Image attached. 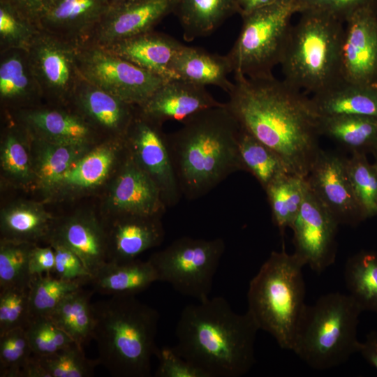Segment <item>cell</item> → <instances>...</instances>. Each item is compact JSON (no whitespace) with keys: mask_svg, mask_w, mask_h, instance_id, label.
I'll use <instances>...</instances> for the list:
<instances>
[{"mask_svg":"<svg viewBox=\"0 0 377 377\" xmlns=\"http://www.w3.org/2000/svg\"><path fill=\"white\" fill-rule=\"evenodd\" d=\"M234 75L226 103L240 127L274 150L290 173L306 178L321 149L311 98L274 76Z\"/></svg>","mask_w":377,"mask_h":377,"instance_id":"6da1fadb","label":"cell"},{"mask_svg":"<svg viewBox=\"0 0 377 377\" xmlns=\"http://www.w3.org/2000/svg\"><path fill=\"white\" fill-rule=\"evenodd\" d=\"M258 330L248 311L235 312L223 297H209L183 309L172 348L207 377H241L256 363Z\"/></svg>","mask_w":377,"mask_h":377,"instance_id":"7a4b0ae2","label":"cell"},{"mask_svg":"<svg viewBox=\"0 0 377 377\" xmlns=\"http://www.w3.org/2000/svg\"><path fill=\"white\" fill-rule=\"evenodd\" d=\"M166 134L169 154L182 195L200 198L230 175L244 171L239 156L240 126L226 105L198 112Z\"/></svg>","mask_w":377,"mask_h":377,"instance_id":"3957f363","label":"cell"},{"mask_svg":"<svg viewBox=\"0 0 377 377\" xmlns=\"http://www.w3.org/2000/svg\"><path fill=\"white\" fill-rule=\"evenodd\" d=\"M92 307L99 364L114 377H150L151 357L159 350L158 311L129 295H112Z\"/></svg>","mask_w":377,"mask_h":377,"instance_id":"277c9868","label":"cell"},{"mask_svg":"<svg viewBox=\"0 0 377 377\" xmlns=\"http://www.w3.org/2000/svg\"><path fill=\"white\" fill-rule=\"evenodd\" d=\"M300 14L291 26L279 65L285 82L313 95L343 80L345 23L319 12Z\"/></svg>","mask_w":377,"mask_h":377,"instance_id":"5b68a950","label":"cell"},{"mask_svg":"<svg viewBox=\"0 0 377 377\" xmlns=\"http://www.w3.org/2000/svg\"><path fill=\"white\" fill-rule=\"evenodd\" d=\"M304 266L294 253L272 251L249 282L247 311L282 349L292 350L306 306Z\"/></svg>","mask_w":377,"mask_h":377,"instance_id":"8992f818","label":"cell"},{"mask_svg":"<svg viewBox=\"0 0 377 377\" xmlns=\"http://www.w3.org/2000/svg\"><path fill=\"white\" fill-rule=\"evenodd\" d=\"M362 309L348 294L330 293L306 304L292 351L310 367L326 370L358 353L359 317Z\"/></svg>","mask_w":377,"mask_h":377,"instance_id":"52a82bcc","label":"cell"},{"mask_svg":"<svg viewBox=\"0 0 377 377\" xmlns=\"http://www.w3.org/2000/svg\"><path fill=\"white\" fill-rule=\"evenodd\" d=\"M299 13L295 0H278L242 16L240 33L227 56L233 73L250 78L274 76L280 64L291 28L290 21Z\"/></svg>","mask_w":377,"mask_h":377,"instance_id":"ba28073f","label":"cell"},{"mask_svg":"<svg viewBox=\"0 0 377 377\" xmlns=\"http://www.w3.org/2000/svg\"><path fill=\"white\" fill-rule=\"evenodd\" d=\"M221 237L212 239L182 237L153 253L149 260L158 281L198 302L210 297L214 277L225 251Z\"/></svg>","mask_w":377,"mask_h":377,"instance_id":"9c48e42d","label":"cell"},{"mask_svg":"<svg viewBox=\"0 0 377 377\" xmlns=\"http://www.w3.org/2000/svg\"><path fill=\"white\" fill-rule=\"evenodd\" d=\"M77 64L82 78L136 106L143 104L167 81L91 43L77 46Z\"/></svg>","mask_w":377,"mask_h":377,"instance_id":"30bf717a","label":"cell"},{"mask_svg":"<svg viewBox=\"0 0 377 377\" xmlns=\"http://www.w3.org/2000/svg\"><path fill=\"white\" fill-rule=\"evenodd\" d=\"M77 45L40 30L27 49L30 64L47 104L68 106L82 78Z\"/></svg>","mask_w":377,"mask_h":377,"instance_id":"8fae6325","label":"cell"},{"mask_svg":"<svg viewBox=\"0 0 377 377\" xmlns=\"http://www.w3.org/2000/svg\"><path fill=\"white\" fill-rule=\"evenodd\" d=\"M162 125L139 113L125 138L128 151L138 165L158 186L167 207L182 196L169 154Z\"/></svg>","mask_w":377,"mask_h":377,"instance_id":"7c38bea8","label":"cell"},{"mask_svg":"<svg viewBox=\"0 0 377 377\" xmlns=\"http://www.w3.org/2000/svg\"><path fill=\"white\" fill-rule=\"evenodd\" d=\"M339 224L320 202L309 185L304 201L291 229L294 254L320 274L334 263Z\"/></svg>","mask_w":377,"mask_h":377,"instance_id":"4fadbf2b","label":"cell"},{"mask_svg":"<svg viewBox=\"0 0 377 377\" xmlns=\"http://www.w3.org/2000/svg\"><path fill=\"white\" fill-rule=\"evenodd\" d=\"M306 181L339 225L355 226L364 221L348 179L345 158L320 149Z\"/></svg>","mask_w":377,"mask_h":377,"instance_id":"5bb4252c","label":"cell"},{"mask_svg":"<svg viewBox=\"0 0 377 377\" xmlns=\"http://www.w3.org/2000/svg\"><path fill=\"white\" fill-rule=\"evenodd\" d=\"M177 1L131 0L110 5L85 43L106 48L124 40L150 31L162 19L174 13Z\"/></svg>","mask_w":377,"mask_h":377,"instance_id":"9a60e30c","label":"cell"},{"mask_svg":"<svg viewBox=\"0 0 377 377\" xmlns=\"http://www.w3.org/2000/svg\"><path fill=\"white\" fill-rule=\"evenodd\" d=\"M107 205L108 218L121 215L162 216L167 209L158 186L128 151L113 175Z\"/></svg>","mask_w":377,"mask_h":377,"instance_id":"2e32d148","label":"cell"},{"mask_svg":"<svg viewBox=\"0 0 377 377\" xmlns=\"http://www.w3.org/2000/svg\"><path fill=\"white\" fill-rule=\"evenodd\" d=\"M345 24L342 50L343 80L373 86L377 81V9H360Z\"/></svg>","mask_w":377,"mask_h":377,"instance_id":"e0dca14e","label":"cell"},{"mask_svg":"<svg viewBox=\"0 0 377 377\" xmlns=\"http://www.w3.org/2000/svg\"><path fill=\"white\" fill-rule=\"evenodd\" d=\"M96 133L124 140L137 113V106L81 78L68 105Z\"/></svg>","mask_w":377,"mask_h":377,"instance_id":"ac0fdd59","label":"cell"},{"mask_svg":"<svg viewBox=\"0 0 377 377\" xmlns=\"http://www.w3.org/2000/svg\"><path fill=\"white\" fill-rule=\"evenodd\" d=\"M110 6L109 0H47L38 24L40 30L80 45L88 41Z\"/></svg>","mask_w":377,"mask_h":377,"instance_id":"d6986e66","label":"cell"},{"mask_svg":"<svg viewBox=\"0 0 377 377\" xmlns=\"http://www.w3.org/2000/svg\"><path fill=\"white\" fill-rule=\"evenodd\" d=\"M10 114L35 138L66 145H91L97 134L69 106L42 104Z\"/></svg>","mask_w":377,"mask_h":377,"instance_id":"ffe728a7","label":"cell"},{"mask_svg":"<svg viewBox=\"0 0 377 377\" xmlns=\"http://www.w3.org/2000/svg\"><path fill=\"white\" fill-rule=\"evenodd\" d=\"M109 218L103 221L107 262L133 260L163 241L161 216L121 215Z\"/></svg>","mask_w":377,"mask_h":377,"instance_id":"44dd1931","label":"cell"},{"mask_svg":"<svg viewBox=\"0 0 377 377\" xmlns=\"http://www.w3.org/2000/svg\"><path fill=\"white\" fill-rule=\"evenodd\" d=\"M128 153L125 139H109L92 147L63 175L53 196L92 190L113 176Z\"/></svg>","mask_w":377,"mask_h":377,"instance_id":"7402d4cb","label":"cell"},{"mask_svg":"<svg viewBox=\"0 0 377 377\" xmlns=\"http://www.w3.org/2000/svg\"><path fill=\"white\" fill-rule=\"evenodd\" d=\"M222 104L206 87L177 78L165 81L137 109L142 115L162 125L170 120L182 121L198 112Z\"/></svg>","mask_w":377,"mask_h":377,"instance_id":"603a6c76","label":"cell"},{"mask_svg":"<svg viewBox=\"0 0 377 377\" xmlns=\"http://www.w3.org/2000/svg\"><path fill=\"white\" fill-rule=\"evenodd\" d=\"M47 242H59L73 251L92 276L107 262L103 221L92 213L77 212L55 219Z\"/></svg>","mask_w":377,"mask_h":377,"instance_id":"cb8c5ba5","label":"cell"},{"mask_svg":"<svg viewBox=\"0 0 377 377\" xmlns=\"http://www.w3.org/2000/svg\"><path fill=\"white\" fill-rule=\"evenodd\" d=\"M183 45L169 35L151 30L120 41L106 49L140 68L168 80L177 78L171 70V64Z\"/></svg>","mask_w":377,"mask_h":377,"instance_id":"d4e9b609","label":"cell"},{"mask_svg":"<svg viewBox=\"0 0 377 377\" xmlns=\"http://www.w3.org/2000/svg\"><path fill=\"white\" fill-rule=\"evenodd\" d=\"M0 100L12 112L40 105L44 101L27 50L0 52Z\"/></svg>","mask_w":377,"mask_h":377,"instance_id":"484cf974","label":"cell"},{"mask_svg":"<svg viewBox=\"0 0 377 377\" xmlns=\"http://www.w3.org/2000/svg\"><path fill=\"white\" fill-rule=\"evenodd\" d=\"M47 141L30 135L35 185L50 198L63 175L92 147Z\"/></svg>","mask_w":377,"mask_h":377,"instance_id":"4316f807","label":"cell"},{"mask_svg":"<svg viewBox=\"0 0 377 377\" xmlns=\"http://www.w3.org/2000/svg\"><path fill=\"white\" fill-rule=\"evenodd\" d=\"M177 78L206 87L214 85L228 93L233 82L228 75L233 72L226 55L212 54L205 50L183 45L171 64Z\"/></svg>","mask_w":377,"mask_h":377,"instance_id":"83f0119b","label":"cell"},{"mask_svg":"<svg viewBox=\"0 0 377 377\" xmlns=\"http://www.w3.org/2000/svg\"><path fill=\"white\" fill-rule=\"evenodd\" d=\"M158 281L156 271L150 261L138 258L125 262H106L92 276L94 292L106 295L137 294Z\"/></svg>","mask_w":377,"mask_h":377,"instance_id":"f1b7e54d","label":"cell"},{"mask_svg":"<svg viewBox=\"0 0 377 377\" xmlns=\"http://www.w3.org/2000/svg\"><path fill=\"white\" fill-rule=\"evenodd\" d=\"M319 116L364 115L377 118V89L344 80L311 97Z\"/></svg>","mask_w":377,"mask_h":377,"instance_id":"f546056e","label":"cell"},{"mask_svg":"<svg viewBox=\"0 0 377 377\" xmlns=\"http://www.w3.org/2000/svg\"><path fill=\"white\" fill-rule=\"evenodd\" d=\"M55 218L40 203L17 201L0 214L1 239L36 244L47 240Z\"/></svg>","mask_w":377,"mask_h":377,"instance_id":"4dcf8cb0","label":"cell"},{"mask_svg":"<svg viewBox=\"0 0 377 377\" xmlns=\"http://www.w3.org/2000/svg\"><path fill=\"white\" fill-rule=\"evenodd\" d=\"M318 128L324 135L351 153L377 151V118L364 115L319 116Z\"/></svg>","mask_w":377,"mask_h":377,"instance_id":"1f68e13d","label":"cell"},{"mask_svg":"<svg viewBox=\"0 0 377 377\" xmlns=\"http://www.w3.org/2000/svg\"><path fill=\"white\" fill-rule=\"evenodd\" d=\"M173 13L180 22L184 40L191 41L211 34L237 13V0H177Z\"/></svg>","mask_w":377,"mask_h":377,"instance_id":"d6a6232c","label":"cell"},{"mask_svg":"<svg viewBox=\"0 0 377 377\" xmlns=\"http://www.w3.org/2000/svg\"><path fill=\"white\" fill-rule=\"evenodd\" d=\"M93 289L82 287L66 295L48 318L80 347L93 339L94 316L91 298Z\"/></svg>","mask_w":377,"mask_h":377,"instance_id":"836d02e7","label":"cell"},{"mask_svg":"<svg viewBox=\"0 0 377 377\" xmlns=\"http://www.w3.org/2000/svg\"><path fill=\"white\" fill-rule=\"evenodd\" d=\"M28 131L13 117L7 125L1 143L0 163L3 174L21 186L35 184V173Z\"/></svg>","mask_w":377,"mask_h":377,"instance_id":"e575fe53","label":"cell"},{"mask_svg":"<svg viewBox=\"0 0 377 377\" xmlns=\"http://www.w3.org/2000/svg\"><path fill=\"white\" fill-rule=\"evenodd\" d=\"M306 178L287 173L272 182L265 189L271 208L274 224L281 235L291 228L304 201Z\"/></svg>","mask_w":377,"mask_h":377,"instance_id":"d590c367","label":"cell"},{"mask_svg":"<svg viewBox=\"0 0 377 377\" xmlns=\"http://www.w3.org/2000/svg\"><path fill=\"white\" fill-rule=\"evenodd\" d=\"M349 295L362 311L377 313V252L362 250L350 256L344 268Z\"/></svg>","mask_w":377,"mask_h":377,"instance_id":"8d00e7d4","label":"cell"},{"mask_svg":"<svg viewBox=\"0 0 377 377\" xmlns=\"http://www.w3.org/2000/svg\"><path fill=\"white\" fill-rule=\"evenodd\" d=\"M238 147L244 171L251 173L264 190L276 179L290 173L274 150L241 127Z\"/></svg>","mask_w":377,"mask_h":377,"instance_id":"74e56055","label":"cell"},{"mask_svg":"<svg viewBox=\"0 0 377 377\" xmlns=\"http://www.w3.org/2000/svg\"><path fill=\"white\" fill-rule=\"evenodd\" d=\"M98 364L74 343L49 355H32L34 377H91Z\"/></svg>","mask_w":377,"mask_h":377,"instance_id":"f35d334b","label":"cell"},{"mask_svg":"<svg viewBox=\"0 0 377 377\" xmlns=\"http://www.w3.org/2000/svg\"><path fill=\"white\" fill-rule=\"evenodd\" d=\"M348 179L364 220L377 216V170L367 154L351 153L346 158Z\"/></svg>","mask_w":377,"mask_h":377,"instance_id":"ab89813d","label":"cell"},{"mask_svg":"<svg viewBox=\"0 0 377 377\" xmlns=\"http://www.w3.org/2000/svg\"><path fill=\"white\" fill-rule=\"evenodd\" d=\"M35 244L1 239L0 289L29 288L32 277L29 270V257Z\"/></svg>","mask_w":377,"mask_h":377,"instance_id":"60d3db41","label":"cell"},{"mask_svg":"<svg viewBox=\"0 0 377 377\" xmlns=\"http://www.w3.org/2000/svg\"><path fill=\"white\" fill-rule=\"evenodd\" d=\"M82 286L79 282L62 280L51 274L32 276L29 287L31 318L48 317L66 295Z\"/></svg>","mask_w":377,"mask_h":377,"instance_id":"b9f144b4","label":"cell"},{"mask_svg":"<svg viewBox=\"0 0 377 377\" xmlns=\"http://www.w3.org/2000/svg\"><path fill=\"white\" fill-rule=\"evenodd\" d=\"M40 31L35 22L6 0H0V52L10 49L27 50Z\"/></svg>","mask_w":377,"mask_h":377,"instance_id":"7bdbcfd3","label":"cell"},{"mask_svg":"<svg viewBox=\"0 0 377 377\" xmlns=\"http://www.w3.org/2000/svg\"><path fill=\"white\" fill-rule=\"evenodd\" d=\"M32 355L25 328H15L1 334L0 376L21 377Z\"/></svg>","mask_w":377,"mask_h":377,"instance_id":"ee69618b","label":"cell"},{"mask_svg":"<svg viewBox=\"0 0 377 377\" xmlns=\"http://www.w3.org/2000/svg\"><path fill=\"white\" fill-rule=\"evenodd\" d=\"M34 355L53 353L72 343V339L61 330L48 317L31 318L25 327Z\"/></svg>","mask_w":377,"mask_h":377,"instance_id":"f6af8a7d","label":"cell"},{"mask_svg":"<svg viewBox=\"0 0 377 377\" xmlns=\"http://www.w3.org/2000/svg\"><path fill=\"white\" fill-rule=\"evenodd\" d=\"M30 319L29 288L0 289V335L25 328Z\"/></svg>","mask_w":377,"mask_h":377,"instance_id":"bcb514c9","label":"cell"},{"mask_svg":"<svg viewBox=\"0 0 377 377\" xmlns=\"http://www.w3.org/2000/svg\"><path fill=\"white\" fill-rule=\"evenodd\" d=\"M299 13L313 11L329 15L345 23L356 11L364 8L377 9V0H295Z\"/></svg>","mask_w":377,"mask_h":377,"instance_id":"7dc6e473","label":"cell"},{"mask_svg":"<svg viewBox=\"0 0 377 377\" xmlns=\"http://www.w3.org/2000/svg\"><path fill=\"white\" fill-rule=\"evenodd\" d=\"M54 251L55 263L52 274L65 281H77L83 286L90 283L91 274L80 257L66 246L57 242L49 243Z\"/></svg>","mask_w":377,"mask_h":377,"instance_id":"c3c4849f","label":"cell"},{"mask_svg":"<svg viewBox=\"0 0 377 377\" xmlns=\"http://www.w3.org/2000/svg\"><path fill=\"white\" fill-rule=\"evenodd\" d=\"M158 366L155 377H207L200 369L179 356L172 347L158 350Z\"/></svg>","mask_w":377,"mask_h":377,"instance_id":"681fc988","label":"cell"},{"mask_svg":"<svg viewBox=\"0 0 377 377\" xmlns=\"http://www.w3.org/2000/svg\"><path fill=\"white\" fill-rule=\"evenodd\" d=\"M55 263V254L52 246H38L35 244L29 257V270L31 276L52 274Z\"/></svg>","mask_w":377,"mask_h":377,"instance_id":"f907efd6","label":"cell"},{"mask_svg":"<svg viewBox=\"0 0 377 377\" xmlns=\"http://www.w3.org/2000/svg\"><path fill=\"white\" fill-rule=\"evenodd\" d=\"M358 353L377 370V331L367 334L365 340L360 343Z\"/></svg>","mask_w":377,"mask_h":377,"instance_id":"816d5d0a","label":"cell"},{"mask_svg":"<svg viewBox=\"0 0 377 377\" xmlns=\"http://www.w3.org/2000/svg\"><path fill=\"white\" fill-rule=\"evenodd\" d=\"M24 15L38 24V6L36 0H6Z\"/></svg>","mask_w":377,"mask_h":377,"instance_id":"f5cc1de1","label":"cell"},{"mask_svg":"<svg viewBox=\"0 0 377 377\" xmlns=\"http://www.w3.org/2000/svg\"><path fill=\"white\" fill-rule=\"evenodd\" d=\"M276 1L278 0H237V13L242 17Z\"/></svg>","mask_w":377,"mask_h":377,"instance_id":"db71d44e","label":"cell"},{"mask_svg":"<svg viewBox=\"0 0 377 377\" xmlns=\"http://www.w3.org/2000/svg\"><path fill=\"white\" fill-rule=\"evenodd\" d=\"M47 1V0H36L37 4H38V10H39L38 14H39V13L40 11L41 8L46 3Z\"/></svg>","mask_w":377,"mask_h":377,"instance_id":"11a10c76","label":"cell"},{"mask_svg":"<svg viewBox=\"0 0 377 377\" xmlns=\"http://www.w3.org/2000/svg\"><path fill=\"white\" fill-rule=\"evenodd\" d=\"M109 1H110V5H113V4L120 3H123V2H126V1H128L131 0H109Z\"/></svg>","mask_w":377,"mask_h":377,"instance_id":"9f6ffc18","label":"cell"},{"mask_svg":"<svg viewBox=\"0 0 377 377\" xmlns=\"http://www.w3.org/2000/svg\"><path fill=\"white\" fill-rule=\"evenodd\" d=\"M374 156L375 157V163L374 164L377 170V151L374 154Z\"/></svg>","mask_w":377,"mask_h":377,"instance_id":"6f0895ef","label":"cell"},{"mask_svg":"<svg viewBox=\"0 0 377 377\" xmlns=\"http://www.w3.org/2000/svg\"><path fill=\"white\" fill-rule=\"evenodd\" d=\"M374 87H375L376 89H377V81L373 84Z\"/></svg>","mask_w":377,"mask_h":377,"instance_id":"680465c9","label":"cell"}]
</instances>
